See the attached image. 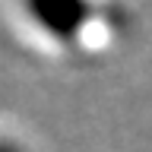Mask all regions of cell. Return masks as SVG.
<instances>
[{
    "label": "cell",
    "mask_w": 152,
    "mask_h": 152,
    "mask_svg": "<svg viewBox=\"0 0 152 152\" xmlns=\"http://www.w3.org/2000/svg\"><path fill=\"white\" fill-rule=\"evenodd\" d=\"M28 13L57 38H73L89 19V7L83 3H28Z\"/></svg>",
    "instance_id": "cell-1"
},
{
    "label": "cell",
    "mask_w": 152,
    "mask_h": 152,
    "mask_svg": "<svg viewBox=\"0 0 152 152\" xmlns=\"http://www.w3.org/2000/svg\"><path fill=\"white\" fill-rule=\"evenodd\" d=\"M0 152H19L16 146H7V142H0Z\"/></svg>",
    "instance_id": "cell-2"
}]
</instances>
